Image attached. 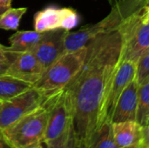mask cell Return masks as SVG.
I'll return each mask as SVG.
<instances>
[{"instance_id": "12", "label": "cell", "mask_w": 149, "mask_h": 148, "mask_svg": "<svg viewBox=\"0 0 149 148\" xmlns=\"http://www.w3.org/2000/svg\"><path fill=\"white\" fill-rule=\"evenodd\" d=\"M139 84L135 78L131 81L120 94L115 106L111 123L124 121H136L138 109Z\"/></svg>"}, {"instance_id": "27", "label": "cell", "mask_w": 149, "mask_h": 148, "mask_svg": "<svg viewBox=\"0 0 149 148\" xmlns=\"http://www.w3.org/2000/svg\"><path fill=\"white\" fill-rule=\"evenodd\" d=\"M43 144L44 143L42 141H38V142H35L33 144H31L30 146H28L25 148H43Z\"/></svg>"}, {"instance_id": "3", "label": "cell", "mask_w": 149, "mask_h": 148, "mask_svg": "<svg viewBox=\"0 0 149 148\" xmlns=\"http://www.w3.org/2000/svg\"><path fill=\"white\" fill-rule=\"evenodd\" d=\"M87 48L65 52L49 65L42 77L32 85L46 99L64 89L80 71Z\"/></svg>"}, {"instance_id": "25", "label": "cell", "mask_w": 149, "mask_h": 148, "mask_svg": "<svg viewBox=\"0 0 149 148\" xmlns=\"http://www.w3.org/2000/svg\"><path fill=\"white\" fill-rule=\"evenodd\" d=\"M10 62H4V61H0V76L4 75L10 66Z\"/></svg>"}, {"instance_id": "23", "label": "cell", "mask_w": 149, "mask_h": 148, "mask_svg": "<svg viewBox=\"0 0 149 148\" xmlns=\"http://www.w3.org/2000/svg\"><path fill=\"white\" fill-rule=\"evenodd\" d=\"M142 147L149 148V124L143 126L142 129Z\"/></svg>"}, {"instance_id": "7", "label": "cell", "mask_w": 149, "mask_h": 148, "mask_svg": "<svg viewBox=\"0 0 149 148\" xmlns=\"http://www.w3.org/2000/svg\"><path fill=\"white\" fill-rule=\"evenodd\" d=\"M46 98L33 86L21 94L0 105V129L3 130L15 121L41 106Z\"/></svg>"}, {"instance_id": "31", "label": "cell", "mask_w": 149, "mask_h": 148, "mask_svg": "<svg viewBox=\"0 0 149 148\" xmlns=\"http://www.w3.org/2000/svg\"><path fill=\"white\" fill-rule=\"evenodd\" d=\"M140 148H146V147H142V146H141V147Z\"/></svg>"}, {"instance_id": "18", "label": "cell", "mask_w": 149, "mask_h": 148, "mask_svg": "<svg viewBox=\"0 0 149 148\" xmlns=\"http://www.w3.org/2000/svg\"><path fill=\"white\" fill-rule=\"evenodd\" d=\"M26 11V7L10 8L0 16V29L5 31L17 30L20 20Z\"/></svg>"}, {"instance_id": "30", "label": "cell", "mask_w": 149, "mask_h": 148, "mask_svg": "<svg viewBox=\"0 0 149 148\" xmlns=\"http://www.w3.org/2000/svg\"><path fill=\"white\" fill-rule=\"evenodd\" d=\"M0 137H3V135H2V130L0 129Z\"/></svg>"}, {"instance_id": "1", "label": "cell", "mask_w": 149, "mask_h": 148, "mask_svg": "<svg viewBox=\"0 0 149 148\" xmlns=\"http://www.w3.org/2000/svg\"><path fill=\"white\" fill-rule=\"evenodd\" d=\"M123 46L121 25L94 38L86 45L80 71L65 87L72 99L73 131L81 146L106 122V103Z\"/></svg>"}, {"instance_id": "19", "label": "cell", "mask_w": 149, "mask_h": 148, "mask_svg": "<svg viewBox=\"0 0 149 148\" xmlns=\"http://www.w3.org/2000/svg\"><path fill=\"white\" fill-rule=\"evenodd\" d=\"M149 79V51H146L139 58L136 64L135 79L137 83L141 85Z\"/></svg>"}, {"instance_id": "13", "label": "cell", "mask_w": 149, "mask_h": 148, "mask_svg": "<svg viewBox=\"0 0 149 148\" xmlns=\"http://www.w3.org/2000/svg\"><path fill=\"white\" fill-rule=\"evenodd\" d=\"M112 124V133L119 148H140L142 144V129L137 121H124Z\"/></svg>"}, {"instance_id": "16", "label": "cell", "mask_w": 149, "mask_h": 148, "mask_svg": "<svg viewBox=\"0 0 149 148\" xmlns=\"http://www.w3.org/2000/svg\"><path fill=\"white\" fill-rule=\"evenodd\" d=\"M82 148H119L113 140L111 122H105Z\"/></svg>"}, {"instance_id": "11", "label": "cell", "mask_w": 149, "mask_h": 148, "mask_svg": "<svg viewBox=\"0 0 149 148\" xmlns=\"http://www.w3.org/2000/svg\"><path fill=\"white\" fill-rule=\"evenodd\" d=\"M136 74V63L132 61H121L117 72L112 81L110 90L108 92L106 107H105V116L106 122H111V119L117 104V101L127 86V85L133 81Z\"/></svg>"}, {"instance_id": "15", "label": "cell", "mask_w": 149, "mask_h": 148, "mask_svg": "<svg viewBox=\"0 0 149 148\" xmlns=\"http://www.w3.org/2000/svg\"><path fill=\"white\" fill-rule=\"evenodd\" d=\"M31 87L32 85L27 82L7 75H2L0 76V103L10 100Z\"/></svg>"}, {"instance_id": "8", "label": "cell", "mask_w": 149, "mask_h": 148, "mask_svg": "<svg viewBox=\"0 0 149 148\" xmlns=\"http://www.w3.org/2000/svg\"><path fill=\"white\" fill-rule=\"evenodd\" d=\"M79 22V15L71 8H58L49 6L38 11L34 17V29L45 32L57 29L70 31Z\"/></svg>"}, {"instance_id": "28", "label": "cell", "mask_w": 149, "mask_h": 148, "mask_svg": "<svg viewBox=\"0 0 149 148\" xmlns=\"http://www.w3.org/2000/svg\"><path fill=\"white\" fill-rule=\"evenodd\" d=\"M0 148H11L3 137H0Z\"/></svg>"}, {"instance_id": "10", "label": "cell", "mask_w": 149, "mask_h": 148, "mask_svg": "<svg viewBox=\"0 0 149 148\" xmlns=\"http://www.w3.org/2000/svg\"><path fill=\"white\" fill-rule=\"evenodd\" d=\"M45 68L30 51L18 53L11 61L4 75L34 85L44 74Z\"/></svg>"}, {"instance_id": "22", "label": "cell", "mask_w": 149, "mask_h": 148, "mask_svg": "<svg viewBox=\"0 0 149 148\" xmlns=\"http://www.w3.org/2000/svg\"><path fill=\"white\" fill-rule=\"evenodd\" d=\"M14 58L15 57H13L12 55L8 53V51H6V47L0 44V61L11 63V61L13 60Z\"/></svg>"}, {"instance_id": "14", "label": "cell", "mask_w": 149, "mask_h": 148, "mask_svg": "<svg viewBox=\"0 0 149 148\" xmlns=\"http://www.w3.org/2000/svg\"><path fill=\"white\" fill-rule=\"evenodd\" d=\"M45 32L36 31H21L14 33L10 38V47H6L8 53L15 57L17 54L29 51L44 37Z\"/></svg>"}, {"instance_id": "17", "label": "cell", "mask_w": 149, "mask_h": 148, "mask_svg": "<svg viewBox=\"0 0 149 148\" xmlns=\"http://www.w3.org/2000/svg\"><path fill=\"white\" fill-rule=\"evenodd\" d=\"M136 121L142 126L149 124V79L139 85Z\"/></svg>"}, {"instance_id": "26", "label": "cell", "mask_w": 149, "mask_h": 148, "mask_svg": "<svg viewBox=\"0 0 149 148\" xmlns=\"http://www.w3.org/2000/svg\"><path fill=\"white\" fill-rule=\"evenodd\" d=\"M142 21L145 24H149V3L147 4L142 16Z\"/></svg>"}, {"instance_id": "5", "label": "cell", "mask_w": 149, "mask_h": 148, "mask_svg": "<svg viewBox=\"0 0 149 148\" xmlns=\"http://www.w3.org/2000/svg\"><path fill=\"white\" fill-rule=\"evenodd\" d=\"M48 112L47 126L43 143L46 144L62 135L73 124V110L71 96L64 88L48 97L44 102Z\"/></svg>"}, {"instance_id": "9", "label": "cell", "mask_w": 149, "mask_h": 148, "mask_svg": "<svg viewBox=\"0 0 149 148\" xmlns=\"http://www.w3.org/2000/svg\"><path fill=\"white\" fill-rule=\"evenodd\" d=\"M67 32L68 31L63 29L45 31L42 39L29 51L46 69L65 53V38Z\"/></svg>"}, {"instance_id": "33", "label": "cell", "mask_w": 149, "mask_h": 148, "mask_svg": "<svg viewBox=\"0 0 149 148\" xmlns=\"http://www.w3.org/2000/svg\"><path fill=\"white\" fill-rule=\"evenodd\" d=\"M0 105H1V103H0Z\"/></svg>"}, {"instance_id": "29", "label": "cell", "mask_w": 149, "mask_h": 148, "mask_svg": "<svg viewBox=\"0 0 149 148\" xmlns=\"http://www.w3.org/2000/svg\"><path fill=\"white\" fill-rule=\"evenodd\" d=\"M107 1H108V3H110V5H111V6H113V5H115L116 3H118L121 2L122 0H107Z\"/></svg>"}, {"instance_id": "32", "label": "cell", "mask_w": 149, "mask_h": 148, "mask_svg": "<svg viewBox=\"0 0 149 148\" xmlns=\"http://www.w3.org/2000/svg\"><path fill=\"white\" fill-rule=\"evenodd\" d=\"M147 51H149V47H148V50H147Z\"/></svg>"}, {"instance_id": "21", "label": "cell", "mask_w": 149, "mask_h": 148, "mask_svg": "<svg viewBox=\"0 0 149 148\" xmlns=\"http://www.w3.org/2000/svg\"><path fill=\"white\" fill-rule=\"evenodd\" d=\"M67 148H82L79 140L77 139L74 131H73V126L71 130L69 140H68V144H67Z\"/></svg>"}, {"instance_id": "24", "label": "cell", "mask_w": 149, "mask_h": 148, "mask_svg": "<svg viewBox=\"0 0 149 148\" xmlns=\"http://www.w3.org/2000/svg\"><path fill=\"white\" fill-rule=\"evenodd\" d=\"M11 8V0H0V16Z\"/></svg>"}, {"instance_id": "4", "label": "cell", "mask_w": 149, "mask_h": 148, "mask_svg": "<svg viewBox=\"0 0 149 148\" xmlns=\"http://www.w3.org/2000/svg\"><path fill=\"white\" fill-rule=\"evenodd\" d=\"M47 120L48 112L43 104L3 129V138L11 148H25L35 142H43Z\"/></svg>"}, {"instance_id": "2", "label": "cell", "mask_w": 149, "mask_h": 148, "mask_svg": "<svg viewBox=\"0 0 149 148\" xmlns=\"http://www.w3.org/2000/svg\"><path fill=\"white\" fill-rule=\"evenodd\" d=\"M148 3L149 0H122L112 6L110 13L100 22L82 27L77 31H68L65 38V52L86 47L97 37L118 29L128 17Z\"/></svg>"}, {"instance_id": "20", "label": "cell", "mask_w": 149, "mask_h": 148, "mask_svg": "<svg viewBox=\"0 0 149 148\" xmlns=\"http://www.w3.org/2000/svg\"><path fill=\"white\" fill-rule=\"evenodd\" d=\"M73 125L67 130L65 131L62 135H60L58 139L46 143V148H67V144H68V140L70 136L71 130L72 128Z\"/></svg>"}, {"instance_id": "6", "label": "cell", "mask_w": 149, "mask_h": 148, "mask_svg": "<svg viewBox=\"0 0 149 148\" xmlns=\"http://www.w3.org/2000/svg\"><path fill=\"white\" fill-rule=\"evenodd\" d=\"M145 7L136 11L121 24L124 34L121 61H132L137 64L141 56L148 49L149 24L142 21Z\"/></svg>"}]
</instances>
